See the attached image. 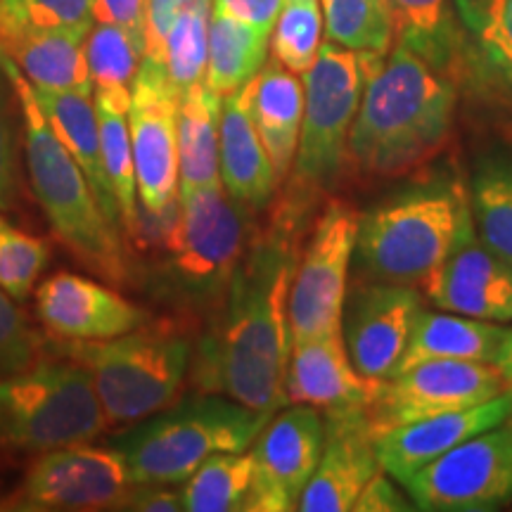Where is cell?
Here are the masks:
<instances>
[{"label": "cell", "instance_id": "obj_14", "mask_svg": "<svg viewBox=\"0 0 512 512\" xmlns=\"http://www.w3.org/2000/svg\"><path fill=\"white\" fill-rule=\"evenodd\" d=\"M124 453L114 446L74 444L41 453L12 508L17 510H121L133 489Z\"/></svg>", "mask_w": 512, "mask_h": 512}, {"label": "cell", "instance_id": "obj_29", "mask_svg": "<svg viewBox=\"0 0 512 512\" xmlns=\"http://www.w3.org/2000/svg\"><path fill=\"white\" fill-rule=\"evenodd\" d=\"M93 100L100 124L102 157H105L107 178H110L119 204L121 228L128 240L136 242L140 233V202L131 150V128H128L131 91H95Z\"/></svg>", "mask_w": 512, "mask_h": 512}, {"label": "cell", "instance_id": "obj_22", "mask_svg": "<svg viewBox=\"0 0 512 512\" xmlns=\"http://www.w3.org/2000/svg\"><path fill=\"white\" fill-rule=\"evenodd\" d=\"M380 380L361 375L351 363L342 330L292 344L285 377L287 403L311 406L323 415L368 411Z\"/></svg>", "mask_w": 512, "mask_h": 512}, {"label": "cell", "instance_id": "obj_33", "mask_svg": "<svg viewBox=\"0 0 512 512\" xmlns=\"http://www.w3.org/2000/svg\"><path fill=\"white\" fill-rule=\"evenodd\" d=\"M252 453H214L185 479L183 510L235 512L245 510L252 486Z\"/></svg>", "mask_w": 512, "mask_h": 512}, {"label": "cell", "instance_id": "obj_4", "mask_svg": "<svg viewBox=\"0 0 512 512\" xmlns=\"http://www.w3.org/2000/svg\"><path fill=\"white\" fill-rule=\"evenodd\" d=\"M8 72L22 107V145L36 202L64 247L83 266L114 285L128 283L133 273L124 233L107 221L86 176L55 136L38 107L34 86L8 55Z\"/></svg>", "mask_w": 512, "mask_h": 512}, {"label": "cell", "instance_id": "obj_19", "mask_svg": "<svg viewBox=\"0 0 512 512\" xmlns=\"http://www.w3.org/2000/svg\"><path fill=\"white\" fill-rule=\"evenodd\" d=\"M38 318L57 337L72 342H102L136 330L147 320L117 290L74 273H55L36 290Z\"/></svg>", "mask_w": 512, "mask_h": 512}, {"label": "cell", "instance_id": "obj_47", "mask_svg": "<svg viewBox=\"0 0 512 512\" xmlns=\"http://www.w3.org/2000/svg\"><path fill=\"white\" fill-rule=\"evenodd\" d=\"M508 425H510V427H512V415H510V418H508Z\"/></svg>", "mask_w": 512, "mask_h": 512}, {"label": "cell", "instance_id": "obj_45", "mask_svg": "<svg viewBox=\"0 0 512 512\" xmlns=\"http://www.w3.org/2000/svg\"><path fill=\"white\" fill-rule=\"evenodd\" d=\"M171 484H133L131 494L121 503V510L143 512H178L183 510L181 491L169 489Z\"/></svg>", "mask_w": 512, "mask_h": 512}, {"label": "cell", "instance_id": "obj_39", "mask_svg": "<svg viewBox=\"0 0 512 512\" xmlns=\"http://www.w3.org/2000/svg\"><path fill=\"white\" fill-rule=\"evenodd\" d=\"M48 261L46 242L0 216V287L12 299L24 302L29 297Z\"/></svg>", "mask_w": 512, "mask_h": 512}, {"label": "cell", "instance_id": "obj_21", "mask_svg": "<svg viewBox=\"0 0 512 512\" xmlns=\"http://www.w3.org/2000/svg\"><path fill=\"white\" fill-rule=\"evenodd\" d=\"M512 415V389L498 394L496 399L434 415V418L408 422L394 430L380 434L375 439L377 465L387 472L394 482H406L413 472L430 465L432 460L456 448L463 441L477 437L486 430L508 422Z\"/></svg>", "mask_w": 512, "mask_h": 512}, {"label": "cell", "instance_id": "obj_43", "mask_svg": "<svg viewBox=\"0 0 512 512\" xmlns=\"http://www.w3.org/2000/svg\"><path fill=\"white\" fill-rule=\"evenodd\" d=\"M415 510V505H408L406 496L396 489L392 477L377 467V472L368 479L363 491L354 503V512H408Z\"/></svg>", "mask_w": 512, "mask_h": 512}, {"label": "cell", "instance_id": "obj_17", "mask_svg": "<svg viewBox=\"0 0 512 512\" xmlns=\"http://www.w3.org/2000/svg\"><path fill=\"white\" fill-rule=\"evenodd\" d=\"M458 29L456 83L489 107L512 110V0H451Z\"/></svg>", "mask_w": 512, "mask_h": 512}, {"label": "cell", "instance_id": "obj_10", "mask_svg": "<svg viewBox=\"0 0 512 512\" xmlns=\"http://www.w3.org/2000/svg\"><path fill=\"white\" fill-rule=\"evenodd\" d=\"M358 226L361 214L347 202H330L313 221L290 287L292 344L342 330Z\"/></svg>", "mask_w": 512, "mask_h": 512}, {"label": "cell", "instance_id": "obj_15", "mask_svg": "<svg viewBox=\"0 0 512 512\" xmlns=\"http://www.w3.org/2000/svg\"><path fill=\"white\" fill-rule=\"evenodd\" d=\"M325 418L311 406L292 408L268 420L252 444V486L247 512L297 510L304 486L316 472L323 453Z\"/></svg>", "mask_w": 512, "mask_h": 512}, {"label": "cell", "instance_id": "obj_31", "mask_svg": "<svg viewBox=\"0 0 512 512\" xmlns=\"http://www.w3.org/2000/svg\"><path fill=\"white\" fill-rule=\"evenodd\" d=\"M394 12L396 41L408 46L427 64L456 81L458 29L451 0H389Z\"/></svg>", "mask_w": 512, "mask_h": 512}, {"label": "cell", "instance_id": "obj_8", "mask_svg": "<svg viewBox=\"0 0 512 512\" xmlns=\"http://www.w3.org/2000/svg\"><path fill=\"white\" fill-rule=\"evenodd\" d=\"M382 62V55L356 53L330 41L320 46L316 62L304 72L302 133L287 192L311 202L335 188L349 162V133L363 88Z\"/></svg>", "mask_w": 512, "mask_h": 512}, {"label": "cell", "instance_id": "obj_36", "mask_svg": "<svg viewBox=\"0 0 512 512\" xmlns=\"http://www.w3.org/2000/svg\"><path fill=\"white\" fill-rule=\"evenodd\" d=\"M86 57L95 91H131L143 41L119 24H95L86 36Z\"/></svg>", "mask_w": 512, "mask_h": 512}, {"label": "cell", "instance_id": "obj_5", "mask_svg": "<svg viewBox=\"0 0 512 512\" xmlns=\"http://www.w3.org/2000/svg\"><path fill=\"white\" fill-rule=\"evenodd\" d=\"M472 230L470 192L456 181L427 183L361 216L358 261L370 280L418 290Z\"/></svg>", "mask_w": 512, "mask_h": 512}, {"label": "cell", "instance_id": "obj_2", "mask_svg": "<svg viewBox=\"0 0 512 512\" xmlns=\"http://www.w3.org/2000/svg\"><path fill=\"white\" fill-rule=\"evenodd\" d=\"M252 214L221 183L178 192L176 207L133 242L145 249L147 297L178 316H214L254 235Z\"/></svg>", "mask_w": 512, "mask_h": 512}, {"label": "cell", "instance_id": "obj_24", "mask_svg": "<svg viewBox=\"0 0 512 512\" xmlns=\"http://www.w3.org/2000/svg\"><path fill=\"white\" fill-rule=\"evenodd\" d=\"M512 342V328L448 311H420L396 375L430 361L498 363Z\"/></svg>", "mask_w": 512, "mask_h": 512}, {"label": "cell", "instance_id": "obj_44", "mask_svg": "<svg viewBox=\"0 0 512 512\" xmlns=\"http://www.w3.org/2000/svg\"><path fill=\"white\" fill-rule=\"evenodd\" d=\"M145 0H93V24H119L143 41Z\"/></svg>", "mask_w": 512, "mask_h": 512}, {"label": "cell", "instance_id": "obj_16", "mask_svg": "<svg viewBox=\"0 0 512 512\" xmlns=\"http://www.w3.org/2000/svg\"><path fill=\"white\" fill-rule=\"evenodd\" d=\"M420 311L422 297L411 285L356 283L344 302L342 335L358 373L373 380L394 377Z\"/></svg>", "mask_w": 512, "mask_h": 512}, {"label": "cell", "instance_id": "obj_23", "mask_svg": "<svg viewBox=\"0 0 512 512\" xmlns=\"http://www.w3.org/2000/svg\"><path fill=\"white\" fill-rule=\"evenodd\" d=\"M219 171L223 190L247 209L261 211L273 202L280 181L254 126L249 83L223 98Z\"/></svg>", "mask_w": 512, "mask_h": 512}, {"label": "cell", "instance_id": "obj_32", "mask_svg": "<svg viewBox=\"0 0 512 512\" xmlns=\"http://www.w3.org/2000/svg\"><path fill=\"white\" fill-rule=\"evenodd\" d=\"M325 36L339 48L387 57L396 43L389 0H320Z\"/></svg>", "mask_w": 512, "mask_h": 512}, {"label": "cell", "instance_id": "obj_46", "mask_svg": "<svg viewBox=\"0 0 512 512\" xmlns=\"http://www.w3.org/2000/svg\"><path fill=\"white\" fill-rule=\"evenodd\" d=\"M498 370H501V373L505 375V380H508L510 384H512V342H510V347L503 351V356L498 358Z\"/></svg>", "mask_w": 512, "mask_h": 512}, {"label": "cell", "instance_id": "obj_11", "mask_svg": "<svg viewBox=\"0 0 512 512\" xmlns=\"http://www.w3.org/2000/svg\"><path fill=\"white\" fill-rule=\"evenodd\" d=\"M403 491L425 512H482L512 501V427L508 422L463 441L413 472Z\"/></svg>", "mask_w": 512, "mask_h": 512}, {"label": "cell", "instance_id": "obj_12", "mask_svg": "<svg viewBox=\"0 0 512 512\" xmlns=\"http://www.w3.org/2000/svg\"><path fill=\"white\" fill-rule=\"evenodd\" d=\"M512 384L496 363L430 361L380 380L366 411L375 439L394 427L496 399Z\"/></svg>", "mask_w": 512, "mask_h": 512}, {"label": "cell", "instance_id": "obj_20", "mask_svg": "<svg viewBox=\"0 0 512 512\" xmlns=\"http://www.w3.org/2000/svg\"><path fill=\"white\" fill-rule=\"evenodd\" d=\"M325 418L323 453L316 472L299 496L302 512H349L368 479L377 472L375 434L366 411L332 413Z\"/></svg>", "mask_w": 512, "mask_h": 512}, {"label": "cell", "instance_id": "obj_40", "mask_svg": "<svg viewBox=\"0 0 512 512\" xmlns=\"http://www.w3.org/2000/svg\"><path fill=\"white\" fill-rule=\"evenodd\" d=\"M19 128H22V107L8 72V53L0 48V211H10L17 200Z\"/></svg>", "mask_w": 512, "mask_h": 512}, {"label": "cell", "instance_id": "obj_25", "mask_svg": "<svg viewBox=\"0 0 512 512\" xmlns=\"http://www.w3.org/2000/svg\"><path fill=\"white\" fill-rule=\"evenodd\" d=\"M249 110L273 162L275 176L283 183L297 157L304 117V83L273 57L249 81Z\"/></svg>", "mask_w": 512, "mask_h": 512}, {"label": "cell", "instance_id": "obj_1", "mask_svg": "<svg viewBox=\"0 0 512 512\" xmlns=\"http://www.w3.org/2000/svg\"><path fill=\"white\" fill-rule=\"evenodd\" d=\"M309 204L287 192L273 211L271 226L249 240L192 356L190 377L200 394H223L266 413H278L287 403L290 287Z\"/></svg>", "mask_w": 512, "mask_h": 512}, {"label": "cell", "instance_id": "obj_28", "mask_svg": "<svg viewBox=\"0 0 512 512\" xmlns=\"http://www.w3.org/2000/svg\"><path fill=\"white\" fill-rule=\"evenodd\" d=\"M221 112L223 98L204 81L178 100V192L221 183Z\"/></svg>", "mask_w": 512, "mask_h": 512}, {"label": "cell", "instance_id": "obj_9", "mask_svg": "<svg viewBox=\"0 0 512 512\" xmlns=\"http://www.w3.org/2000/svg\"><path fill=\"white\" fill-rule=\"evenodd\" d=\"M107 427L93 377L81 363L38 361L0 377V446L17 453H48L86 444Z\"/></svg>", "mask_w": 512, "mask_h": 512}, {"label": "cell", "instance_id": "obj_18", "mask_svg": "<svg viewBox=\"0 0 512 512\" xmlns=\"http://www.w3.org/2000/svg\"><path fill=\"white\" fill-rule=\"evenodd\" d=\"M439 311L512 323V264L472 230L420 287Z\"/></svg>", "mask_w": 512, "mask_h": 512}, {"label": "cell", "instance_id": "obj_3", "mask_svg": "<svg viewBox=\"0 0 512 512\" xmlns=\"http://www.w3.org/2000/svg\"><path fill=\"white\" fill-rule=\"evenodd\" d=\"M458 83L401 41L368 76L349 133V162L368 176H401L444 150Z\"/></svg>", "mask_w": 512, "mask_h": 512}, {"label": "cell", "instance_id": "obj_27", "mask_svg": "<svg viewBox=\"0 0 512 512\" xmlns=\"http://www.w3.org/2000/svg\"><path fill=\"white\" fill-rule=\"evenodd\" d=\"M91 29L38 31L17 38H5L0 48L10 55L19 72L36 91L95 93L86 57V36Z\"/></svg>", "mask_w": 512, "mask_h": 512}, {"label": "cell", "instance_id": "obj_41", "mask_svg": "<svg viewBox=\"0 0 512 512\" xmlns=\"http://www.w3.org/2000/svg\"><path fill=\"white\" fill-rule=\"evenodd\" d=\"M43 361V339L17 309V299L0 287V377H10Z\"/></svg>", "mask_w": 512, "mask_h": 512}, {"label": "cell", "instance_id": "obj_13", "mask_svg": "<svg viewBox=\"0 0 512 512\" xmlns=\"http://www.w3.org/2000/svg\"><path fill=\"white\" fill-rule=\"evenodd\" d=\"M178 93L162 64L143 60L131 88L128 128L140 214L162 219L178 204Z\"/></svg>", "mask_w": 512, "mask_h": 512}, {"label": "cell", "instance_id": "obj_38", "mask_svg": "<svg viewBox=\"0 0 512 512\" xmlns=\"http://www.w3.org/2000/svg\"><path fill=\"white\" fill-rule=\"evenodd\" d=\"M91 27L93 0H0V41L38 31Z\"/></svg>", "mask_w": 512, "mask_h": 512}, {"label": "cell", "instance_id": "obj_34", "mask_svg": "<svg viewBox=\"0 0 512 512\" xmlns=\"http://www.w3.org/2000/svg\"><path fill=\"white\" fill-rule=\"evenodd\" d=\"M470 211L479 240L512 264V159H486L479 166Z\"/></svg>", "mask_w": 512, "mask_h": 512}, {"label": "cell", "instance_id": "obj_30", "mask_svg": "<svg viewBox=\"0 0 512 512\" xmlns=\"http://www.w3.org/2000/svg\"><path fill=\"white\" fill-rule=\"evenodd\" d=\"M271 34L211 8L204 83L221 98L247 86L266 64Z\"/></svg>", "mask_w": 512, "mask_h": 512}, {"label": "cell", "instance_id": "obj_37", "mask_svg": "<svg viewBox=\"0 0 512 512\" xmlns=\"http://www.w3.org/2000/svg\"><path fill=\"white\" fill-rule=\"evenodd\" d=\"M320 0H285L271 31L273 57L294 74L309 72L320 50Z\"/></svg>", "mask_w": 512, "mask_h": 512}, {"label": "cell", "instance_id": "obj_7", "mask_svg": "<svg viewBox=\"0 0 512 512\" xmlns=\"http://www.w3.org/2000/svg\"><path fill=\"white\" fill-rule=\"evenodd\" d=\"M275 413L254 411L223 394L178 399L110 439L136 484H181L214 453L254 444Z\"/></svg>", "mask_w": 512, "mask_h": 512}, {"label": "cell", "instance_id": "obj_42", "mask_svg": "<svg viewBox=\"0 0 512 512\" xmlns=\"http://www.w3.org/2000/svg\"><path fill=\"white\" fill-rule=\"evenodd\" d=\"M195 0H145L143 10V38L145 50L143 60H152L162 64L164 41L169 34L171 24L176 22L178 15L188 8ZM164 67V64H162Z\"/></svg>", "mask_w": 512, "mask_h": 512}, {"label": "cell", "instance_id": "obj_35", "mask_svg": "<svg viewBox=\"0 0 512 512\" xmlns=\"http://www.w3.org/2000/svg\"><path fill=\"white\" fill-rule=\"evenodd\" d=\"M211 0H195L188 5L174 24L164 41L162 64L166 79L181 98L190 88L204 81L209 55V22Z\"/></svg>", "mask_w": 512, "mask_h": 512}, {"label": "cell", "instance_id": "obj_6", "mask_svg": "<svg viewBox=\"0 0 512 512\" xmlns=\"http://www.w3.org/2000/svg\"><path fill=\"white\" fill-rule=\"evenodd\" d=\"M64 356L91 373L107 422L133 425L181 399L195 344L183 320L147 318L136 330L114 339H69Z\"/></svg>", "mask_w": 512, "mask_h": 512}, {"label": "cell", "instance_id": "obj_26", "mask_svg": "<svg viewBox=\"0 0 512 512\" xmlns=\"http://www.w3.org/2000/svg\"><path fill=\"white\" fill-rule=\"evenodd\" d=\"M36 100L48 126L53 128L55 136L62 140V145L67 147L69 155L74 157V162L79 164L83 176H86L102 214L107 216L112 226H117L124 233L117 197H114L112 183L107 178L105 157H102L95 100H91V95L55 91H36Z\"/></svg>", "mask_w": 512, "mask_h": 512}]
</instances>
